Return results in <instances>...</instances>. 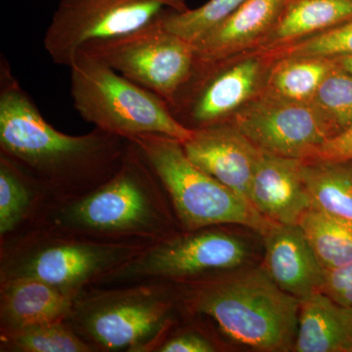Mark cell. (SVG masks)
Here are the masks:
<instances>
[{
  "label": "cell",
  "mask_w": 352,
  "mask_h": 352,
  "mask_svg": "<svg viewBox=\"0 0 352 352\" xmlns=\"http://www.w3.org/2000/svg\"><path fill=\"white\" fill-rule=\"evenodd\" d=\"M0 80V154L31 176L48 201L85 195L119 170L129 139L97 127L80 136L58 131L6 61L1 63Z\"/></svg>",
  "instance_id": "6da1fadb"
},
{
  "label": "cell",
  "mask_w": 352,
  "mask_h": 352,
  "mask_svg": "<svg viewBox=\"0 0 352 352\" xmlns=\"http://www.w3.org/2000/svg\"><path fill=\"white\" fill-rule=\"evenodd\" d=\"M29 226L104 242L145 244L182 230L166 189L131 140L110 179L85 195L48 201Z\"/></svg>",
  "instance_id": "7a4b0ae2"
},
{
  "label": "cell",
  "mask_w": 352,
  "mask_h": 352,
  "mask_svg": "<svg viewBox=\"0 0 352 352\" xmlns=\"http://www.w3.org/2000/svg\"><path fill=\"white\" fill-rule=\"evenodd\" d=\"M185 314L205 316L231 342L258 351H288L298 332L300 300L263 267L175 283Z\"/></svg>",
  "instance_id": "3957f363"
},
{
  "label": "cell",
  "mask_w": 352,
  "mask_h": 352,
  "mask_svg": "<svg viewBox=\"0 0 352 352\" xmlns=\"http://www.w3.org/2000/svg\"><path fill=\"white\" fill-rule=\"evenodd\" d=\"M184 309L175 283L91 286L74 300L68 323L96 352H153Z\"/></svg>",
  "instance_id": "277c9868"
},
{
  "label": "cell",
  "mask_w": 352,
  "mask_h": 352,
  "mask_svg": "<svg viewBox=\"0 0 352 352\" xmlns=\"http://www.w3.org/2000/svg\"><path fill=\"white\" fill-rule=\"evenodd\" d=\"M152 244L104 242L29 226L0 241V281L41 280L75 298Z\"/></svg>",
  "instance_id": "5b68a950"
},
{
  "label": "cell",
  "mask_w": 352,
  "mask_h": 352,
  "mask_svg": "<svg viewBox=\"0 0 352 352\" xmlns=\"http://www.w3.org/2000/svg\"><path fill=\"white\" fill-rule=\"evenodd\" d=\"M69 68L74 107L94 127L126 139L161 134L184 142L193 134L162 97L85 51H78Z\"/></svg>",
  "instance_id": "8992f818"
},
{
  "label": "cell",
  "mask_w": 352,
  "mask_h": 352,
  "mask_svg": "<svg viewBox=\"0 0 352 352\" xmlns=\"http://www.w3.org/2000/svg\"><path fill=\"white\" fill-rule=\"evenodd\" d=\"M129 140L138 146L163 184L182 230L237 224L261 234L270 226L247 201L197 166L182 141L161 134Z\"/></svg>",
  "instance_id": "52a82bcc"
},
{
  "label": "cell",
  "mask_w": 352,
  "mask_h": 352,
  "mask_svg": "<svg viewBox=\"0 0 352 352\" xmlns=\"http://www.w3.org/2000/svg\"><path fill=\"white\" fill-rule=\"evenodd\" d=\"M251 254L249 245L217 226L173 234L106 275L95 286L168 282L182 283L241 267Z\"/></svg>",
  "instance_id": "ba28073f"
},
{
  "label": "cell",
  "mask_w": 352,
  "mask_h": 352,
  "mask_svg": "<svg viewBox=\"0 0 352 352\" xmlns=\"http://www.w3.org/2000/svg\"><path fill=\"white\" fill-rule=\"evenodd\" d=\"M273 58L252 51L219 61L196 59L193 73L170 102L173 117L190 129L228 122L261 94Z\"/></svg>",
  "instance_id": "9c48e42d"
},
{
  "label": "cell",
  "mask_w": 352,
  "mask_h": 352,
  "mask_svg": "<svg viewBox=\"0 0 352 352\" xmlns=\"http://www.w3.org/2000/svg\"><path fill=\"white\" fill-rule=\"evenodd\" d=\"M164 15L131 34L87 43L80 50L168 103L188 82L196 54L193 44L164 28Z\"/></svg>",
  "instance_id": "30bf717a"
},
{
  "label": "cell",
  "mask_w": 352,
  "mask_h": 352,
  "mask_svg": "<svg viewBox=\"0 0 352 352\" xmlns=\"http://www.w3.org/2000/svg\"><path fill=\"white\" fill-rule=\"evenodd\" d=\"M187 9L186 0H60L44 50L53 63L69 67L85 44L131 34L168 11Z\"/></svg>",
  "instance_id": "8fae6325"
},
{
  "label": "cell",
  "mask_w": 352,
  "mask_h": 352,
  "mask_svg": "<svg viewBox=\"0 0 352 352\" xmlns=\"http://www.w3.org/2000/svg\"><path fill=\"white\" fill-rule=\"evenodd\" d=\"M230 122L258 149L293 159H314L324 143L338 134L311 102L279 100L264 94Z\"/></svg>",
  "instance_id": "7c38bea8"
},
{
  "label": "cell",
  "mask_w": 352,
  "mask_h": 352,
  "mask_svg": "<svg viewBox=\"0 0 352 352\" xmlns=\"http://www.w3.org/2000/svg\"><path fill=\"white\" fill-rule=\"evenodd\" d=\"M182 145L197 166L249 203L250 186L261 150L230 120L193 129L191 138Z\"/></svg>",
  "instance_id": "4fadbf2b"
},
{
  "label": "cell",
  "mask_w": 352,
  "mask_h": 352,
  "mask_svg": "<svg viewBox=\"0 0 352 352\" xmlns=\"http://www.w3.org/2000/svg\"><path fill=\"white\" fill-rule=\"evenodd\" d=\"M303 160L261 150L249 191V203L264 219L295 226L311 208L302 175Z\"/></svg>",
  "instance_id": "5bb4252c"
},
{
  "label": "cell",
  "mask_w": 352,
  "mask_h": 352,
  "mask_svg": "<svg viewBox=\"0 0 352 352\" xmlns=\"http://www.w3.org/2000/svg\"><path fill=\"white\" fill-rule=\"evenodd\" d=\"M261 235L263 268L280 289L300 300L322 292L326 270L298 224L270 222Z\"/></svg>",
  "instance_id": "9a60e30c"
},
{
  "label": "cell",
  "mask_w": 352,
  "mask_h": 352,
  "mask_svg": "<svg viewBox=\"0 0 352 352\" xmlns=\"http://www.w3.org/2000/svg\"><path fill=\"white\" fill-rule=\"evenodd\" d=\"M288 0H245L193 44L199 61H219L254 50L274 28Z\"/></svg>",
  "instance_id": "2e32d148"
},
{
  "label": "cell",
  "mask_w": 352,
  "mask_h": 352,
  "mask_svg": "<svg viewBox=\"0 0 352 352\" xmlns=\"http://www.w3.org/2000/svg\"><path fill=\"white\" fill-rule=\"evenodd\" d=\"M74 298L32 278L0 281V333L68 320Z\"/></svg>",
  "instance_id": "e0dca14e"
},
{
  "label": "cell",
  "mask_w": 352,
  "mask_h": 352,
  "mask_svg": "<svg viewBox=\"0 0 352 352\" xmlns=\"http://www.w3.org/2000/svg\"><path fill=\"white\" fill-rule=\"evenodd\" d=\"M296 352H352V307L323 292L300 300Z\"/></svg>",
  "instance_id": "ac0fdd59"
},
{
  "label": "cell",
  "mask_w": 352,
  "mask_h": 352,
  "mask_svg": "<svg viewBox=\"0 0 352 352\" xmlns=\"http://www.w3.org/2000/svg\"><path fill=\"white\" fill-rule=\"evenodd\" d=\"M352 19V0H288L277 24L254 51L270 52Z\"/></svg>",
  "instance_id": "d6986e66"
},
{
  "label": "cell",
  "mask_w": 352,
  "mask_h": 352,
  "mask_svg": "<svg viewBox=\"0 0 352 352\" xmlns=\"http://www.w3.org/2000/svg\"><path fill=\"white\" fill-rule=\"evenodd\" d=\"M311 208L352 227V161L303 160Z\"/></svg>",
  "instance_id": "ffe728a7"
},
{
  "label": "cell",
  "mask_w": 352,
  "mask_h": 352,
  "mask_svg": "<svg viewBox=\"0 0 352 352\" xmlns=\"http://www.w3.org/2000/svg\"><path fill=\"white\" fill-rule=\"evenodd\" d=\"M47 201L38 183L0 154V241L32 223Z\"/></svg>",
  "instance_id": "44dd1931"
},
{
  "label": "cell",
  "mask_w": 352,
  "mask_h": 352,
  "mask_svg": "<svg viewBox=\"0 0 352 352\" xmlns=\"http://www.w3.org/2000/svg\"><path fill=\"white\" fill-rule=\"evenodd\" d=\"M273 60L261 94L300 103H310L326 76L337 67L332 58L286 56Z\"/></svg>",
  "instance_id": "7402d4cb"
},
{
  "label": "cell",
  "mask_w": 352,
  "mask_h": 352,
  "mask_svg": "<svg viewBox=\"0 0 352 352\" xmlns=\"http://www.w3.org/2000/svg\"><path fill=\"white\" fill-rule=\"evenodd\" d=\"M298 226L326 270L352 263V227L310 208Z\"/></svg>",
  "instance_id": "603a6c76"
},
{
  "label": "cell",
  "mask_w": 352,
  "mask_h": 352,
  "mask_svg": "<svg viewBox=\"0 0 352 352\" xmlns=\"http://www.w3.org/2000/svg\"><path fill=\"white\" fill-rule=\"evenodd\" d=\"M0 351L96 352L67 321L0 333Z\"/></svg>",
  "instance_id": "cb8c5ba5"
},
{
  "label": "cell",
  "mask_w": 352,
  "mask_h": 352,
  "mask_svg": "<svg viewBox=\"0 0 352 352\" xmlns=\"http://www.w3.org/2000/svg\"><path fill=\"white\" fill-rule=\"evenodd\" d=\"M245 0H208L198 8L182 12L168 11L163 16V24L168 31L192 44L214 29Z\"/></svg>",
  "instance_id": "d4e9b609"
},
{
  "label": "cell",
  "mask_w": 352,
  "mask_h": 352,
  "mask_svg": "<svg viewBox=\"0 0 352 352\" xmlns=\"http://www.w3.org/2000/svg\"><path fill=\"white\" fill-rule=\"evenodd\" d=\"M311 103L329 120L338 134L352 124V76L339 66L321 83Z\"/></svg>",
  "instance_id": "484cf974"
},
{
  "label": "cell",
  "mask_w": 352,
  "mask_h": 352,
  "mask_svg": "<svg viewBox=\"0 0 352 352\" xmlns=\"http://www.w3.org/2000/svg\"><path fill=\"white\" fill-rule=\"evenodd\" d=\"M273 59L286 56L337 58L352 55V19L279 50L270 51Z\"/></svg>",
  "instance_id": "4316f807"
},
{
  "label": "cell",
  "mask_w": 352,
  "mask_h": 352,
  "mask_svg": "<svg viewBox=\"0 0 352 352\" xmlns=\"http://www.w3.org/2000/svg\"><path fill=\"white\" fill-rule=\"evenodd\" d=\"M173 329L154 352H214L217 346L208 336L196 329Z\"/></svg>",
  "instance_id": "83f0119b"
},
{
  "label": "cell",
  "mask_w": 352,
  "mask_h": 352,
  "mask_svg": "<svg viewBox=\"0 0 352 352\" xmlns=\"http://www.w3.org/2000/svg\"><path fill=\"white\" fill-rule=\"evenodd\" d=\"M322 292L340 305L352 307V263L336 270H326Z\"/></svg>",
  "instance_id": "f1b7e54d"
},
{
  "label": "cell",
  "mask_w": 352,
  "mask_h": 352,
  "mask_svg": "<svg viewBox=\"0 0 352 352\" xmlns=\"http://www.w3.org/2000/svg\"><path fill=\"white\" fill-rule=\"evenodd\" d=\"M314 159L352 161V124L326 141Z\"/></svg>",
  "instance_id": "f546056e"
},
{
  "label": "cell",
  "mask_w": 352,
  "mask_h": 352,
  "mask_svg": "<svg viewBox=\"0 0 352 352\" xmlns=\"http://www.w3.org/2000/svg\"><path fill=\"white\" fill-rule=\"evenodd\" d=\"M335 60L336 64L340 67V69H344L347 74L352 76V55H346V56H340L333 58Z\"/></svg>",
  "instance_id": "4dcf8cb0"
}]
</instances>
